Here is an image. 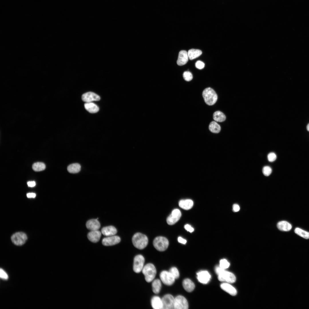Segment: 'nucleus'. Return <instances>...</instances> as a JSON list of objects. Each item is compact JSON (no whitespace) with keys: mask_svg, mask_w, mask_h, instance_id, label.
Wrapping results in <instances>:
<instances>
[{"mask_svg":"<svg viewBox=\"0 0 309 309\" xmlns=\"http://www.w3.org/2000/svg\"><path fill=\"white\" fill-rule=\"evenodd\" d=\"M188 307V302L183 296L179 295L175 298L174 309H187Z\"/></svg>","mask_w":309,"mask_h":309,"instance_id":"nucleus-9","label":"nucleus"},{"mask_svg":"<svg viewBox=\"0 0 309 309\" xmlns=\"http://www.w3.org/2000/svg\"><path fill=\"white\" fill-rule=\"evenodd\" d=\"M181 215V213L179 209H174L167 218V223L170 225L174 224L179 220Z\"/></svg>","mask_w":309,"mask_h":309,"instance_id":"nucleus-11","label":"nucleus"},{"mask_svg":"<svg viewBox=\"0 0 309 309\" xmlns=\"http://www.w3.org/2000/svg\"><path fill=\"white\" fill-rule=\"evenodd\" d=\"M25 233L22 232H17L13 234L11 239L12 242L17 245H21L25 243L27 239Z\"/></svg>","mask_w":309,"mask_h":309,"instance_id":"nucleus-6","label":"nucleus"},{"mask_svg":"<svg viewBox=\"0 0 309 309\" xmlns=\"http://www.w3.org/2000/svg\"><path fill=\"white\" fill-rule=\"evenodd\" d=\"M183 77L184 80L187 81H189L193 79V75L192 73L188 71H185L183 74Z\"/></svg>","mask_w":309,"mask_h":309,"instance_id":"nucleus-33","label":"nucleus"},{"mask_svg":"<svg viewBox=\"0 0 309 309\" xmlns=\"http://www.w3.org/2000/svg\"><path fill=\"white\" fill-rule=\"evenodd\" d=\"M32 169L35 171H40L44 170L45 168V164L42 162H37L34 163L32 165Z\"/></svg>","mask_w":309,"mask_h":309,"instance_id":"nucleus-31","label":"nucleus"},{"mask_svg":"<svg viewBox=\"0 0 309 309\" xmlns=\"http://www.w3.org/2000/svg\"><path fill=\"white\" fill-rule=\"evenodd\" d=\"M163 309H174L175 298L170 294L165 295L162 298Z\"/></svg>","mask_w":309,"mask_h":309,"instance_id":"nucleus-8","label":"nucleus"},{"mask_svg":"<svg viewBox=\"0 0 309 309\" xmlns=\"http://www.w3.org/2000/svg\"><path fill=\"white\" fill-rule=\"evenodd\" d=\"M278 228L280 230L283 231H288L292 228L291 225L288 222L282 221L278 222L277 224Z\"/></svg>","mask_w":309,"mask_h":309,"instance_id":"nucleus-22","label":"nucleus"},{"mask_svg":"<svg viewBox=\"0 0 309 309\" xmlns=\"http://www.w3.org/2000/svg\"><path fill=\"white\" fill-rule=\"evenodd\" d=\"M229 266V263L226 259H222L220 260L219 266L221 268L225 269L228 268Z\"/></svg>","mask_w":309,"mask_h":309,"instance_id":"nucleus-35","label":"nucleus"},{"mask_svg":"<svg viewBox=\"0 0 309 309\" xmlns=\"http://www.w3.org/2000/svg\"><path fill=\"white\" fill-rule=\"evenodd\" d=\"M179 204L181 208L185 210H188L193 207V201L190 199H182L179 201Z\"/></svg>","mask_w":309,"mask_h":309,"instance_id":"nucleus-20","label":"nucleus"},{"mask_svg":"<svg viewBox=\"0 0 309 309\" xmlns=\"http://www.w3.org/2000/svg\"><path fill=\"white\" fill-rule=\"evenodd\" d=\"M185 229L187 231L191 233L194 231V229L192 226L188 224H187L184 226Z\"/></svg>","mask_w":309,"mask_h":309,"instance_id":"nucleus-39","label":"nucleus"},{"mask_svg":"<svg viewBox=\"0 0 309 309\" xmlns=\"http://www.w3.org/2000/svg\"><path fill=\"white\" fill-rule=\"evenodd\" d=\"M195 66L196 68H197L199 69H201L204 67L205 64L202 61L200 60H198L196 62Z\"/></svg>","mask_w":309,"mask_h":309,"instance_id":"nucleus-38","label":"nucleus"},{"mask_svg":"<svg viewBox=\"0 0 309 309\" xmlns=\"http://www.w3.org/2000/svg\"><path fill=\"white\" fill-rule=\"evenodd\" d=\"M117 232L116 228L112 226L104 227L101 229V233L104 235L109 236L114 235Z\"/></svg>","mask_w":309,"mask_h":309,"instance_id":"nucleus-19","label":"nucleus"},{"mask_svg":"<svg viewBox=\"0 0 309 309\" xmlns=\"http://www.w3.org/2000/svg\"><path fill=\"white\" fill-rule=\"evenodd\" d=\"M120 240V238L119 236L114 235L104 238L102 240V243L103 245L106 246H112L119 243Z\"/></svg>","mask_w":309,"mask_h":309,"instance_id":"nucleus-12","label":"nucleus"},{"mask_svg":"<svg viewBox=\"0 0 309 309\" xmlns=\"http://www.w3.org/2000/svg\"><path fill=\"white\" fill-rule=\"evenodd\" d=\"M187 52L185 50H181L179 53L177 64L179 66L186 64L188 61Z\"/></svg>","mask_w":309,"mask_h":309,"instance_id":"nucleus-15","label":"nucleus"},{"mask_svg":"<svg viewBox=\"0 0 309 309\" xmlns=\"http://www.w3.org/2000/svg\"><path fill=\"white\" fill-rule=\"evenodd\" d=\"M0 277L1 278L4 280H7L8 278L7 274L2 268H1L0 270Z\"/></svg>","mask_w":309,"mask_h":309,"instance_id":"nucleus-37","label":"nucleus"},{"mask_svg":"<svg viewBox=\"0 0 309 309\" xmlns=\"http://www.w3.org/2000/svg\"><path fill=\"white\" fill-rule=\"evenodd\" d=\"M101 235V232L98 230L92 231L88 233L87 237L91 241L96 243L100 239Z\"/></svg>","mask_w":309,"mask_h":309,"instance_id":"nucleus-17","label":"nucleus"},{"mask_svg":"<svg viewBox=\"0 0 309 309\" xmlns=\"http://www.w3.org/2000/svg\"><path fill=\"white\" fill-rule=\"evenodd\" d=\"M161 280L157 279L152 281V287L153 292L155 294L159 293L161 290L162 284Z\"/></svg>","mask_w":309,"mask_h":309,"instance_id":"nucleus-24","label":"nucleus"},{"mask_svg":"<svg viewBox=\"0 0 309 309\" xmlns=\"http://www.w3.org/2000/svg\"><path fill=\"white\" fill-rule=\"evenodd\" d=\"M159 276L161 281L165 284L168 286L173 284L175 279L169 271L166 270L161 272Z\"/></svg>","mask_w":309,"mask_h":309,"instance_id":"nucleus-7","label":"nucleus"},{"mask_svg":"<svg viewBox=\"0 0 309 309\" xmlns=\"http://www.w3.org/2000/svg\"><path fill=\"white\" fill-rule=\"evenodd\" d=\"M197 278L201 283L206 284L209 281L211 275L206 271H201L197 273Z\"/></svg>","mask_w":309,"mask_h":309,"instance_id":"nucleus-14","label":"nucleus"},{"mask_svg":"<svg viewBox=\"0 0 309 309\" xmlns=\"http://www.w3.org/2000/svg\"><path fill=\"white\" fill-rule=\"evenodd\" d=\"M187 53L189 58L192 60L200 56L202 52L199 49H189Z\"/></svg>","mask_w":309,"mask_h":309,"instance_id":"nucleus-26","label":"nucleus"},{"mask_svg":"<svg viewBox=\"0 0 309 309\" xmlns=\"http://www.w3.org/2000/svg\"><path fill=\"white\" fill-rule=\"evenodd\" d=\"M306 128L307 130L309 131V123L307 125Z\"/></svg>","mask_w":309,"mask_h":309,"instance_id":"nucleus-45","label":"nucleus"},{"mask_svg":"<svg viewBox=\"0 0 309 309\" xmlns=\"http://www.w3.org/2000/svg\"><path fill=\"white\" fill-rule=\"evenodd\" d=\"M209 129L211 132L214 133H218L220 131L221 128L220 126L216 122L213 121L209 124Z\"/></svg>","mask_w":309,"mask_h":309,"instance_id":"nucleus-29","label":"nucleus"},{"mask_svg":"<svg viewBox=\"0 0 309 309\" xmlns=\"http://www.w3.org/2000/svg\"><path fill=\"white\" fill-rule=\"evenodd\" d=\"M240 207L237 204H235L233 206V211L234 212H237L240 210Z\"/></svg>","mask_w":309,"mask_h":309,"instance_id":"nucleus-41","label":"nucleus"},{"mask_svg":"<svg viewBox=\"0 0 309 309\" xmlns=\"http://www.w3.org/2000/svg\"><path fill=\"white\" fill-rule=\"evenodd\" d=\"M213 119L216 121L221 122L226 119V116L222 112L218 111L215 112L213 115Z\"/></svg>","mask_w":309,"mask_h":309,"instance_id":"nucleus-28","label":"nucleus"},{"mask_svg":"<svg viewBox=\"0 0 309 309\" xmlns=\"http://www.w3.org/2000/svg\"><path fill=\"white\" fill-rule=\"evenodd\" d=\"M294 232L296 233L305 239H309V232H308L298 227L295 228Z\"/></svg>","mask_w":309,"mask_h":309,"instance_id":"nucleus-30","label":"nucleus"},{"mask_svg":"<svg viewBox=\"0 0 309 309\" xmlns=\"http://www.w3.org/2000/svg\"><path fill=\"white\" fill-rule=\"evenodd\" d=\"M132 241L135 247L142 249L147 246L148 243V239L145 235L141 233H137L133 235L132 238Z\"/></svg>","mask_w":309,"mask_h":309,"instance_id":"nucleus-1","label":"nucleus"},{"mask_svg":"<svg viewBox=\"0 0 309 309\" xmlns=\"http://www.w3.org/2000/svg\"><path fill=\"white\" fill-rule=\"evenodd\" d=\"M153 245L157 250L162 251L165 250L169 245V242L166 237L162 236L156 237L153 241Z\"/></svg>","mask_w":309,"mask_h":309,"instance_id":"nucleus-4","label":"nucleus"},{"mask_svg":"<svg viewBox=\"0 0 309 309\" xmlns=\"http://www.w3.org/2000/svg\"><path fill=\"white\" fill-rule=\"evenodd\" d=\"M183 286L187 292H190L193 291L195 288V285L193 282L190 279H185L183 282Z\"/></svg>","mask_w":309,"mask_h":309,"instance_id":"nucleus-23","label":"nucleus"},{"mask_svg":"<svg viewBox=\"0 0 309 309\" xmlns=\"http://www.w3.org/2000/svg\"><path fill=\"white\" fill-rule=\"evenodd\" d=\"M224 270L220 266H217L215 267V271L216 274L219 275L225 270Z\"/></svg>","mask_w":309,"mask_h":309,"instance_id":"nucleus-40","label":"nucleus"},{"mask_svg":"<svg viewBox=\"0 0 309 309\" xmlns=\"http://www.w3.org/2000/svg\"><path fill=\"white\" fill-rule=\"evenodd\" d=\"M218 279L220 281L233 283L236 280L235 275L232 273L224 270L218 275Z\"/></svg>","mask_w":309,"mask_h":309,"instance_id":"nucleus-10","label":"nucleus"},{"mask_svg":"<svg viewBox=\"0 0 309 309\" xmlns=\"http://www.w3.org/2000/svg\"><path fill=\"white\" fill-rule=\"evenodd\" d=\"M145 259L143 256L138 254L135 256L133 260V270L136 273L142 271L144 266Z\"/></svg>","mask_w":309,"mask_h":309,"instance_id":"nucleus-5","label":"nucleus"},{"mask_svg":"<svg viewBox=\"0 0 309 309\" xmlns=\"http://www.w3.org/2000/svg\"><path fill=\"white\" fill-rule=\"evenodd\" d=\"M178 241L179 243L183 244H185L187 242L186 240L181 237H178Z\"/></svg>","mask_w":309,"mask_h":309,"instance_id":"nucleus-42","label":"nucleus"},{"mask_svg":"<svg viewBox=\"0 0 309 309\" xmlns=\"http://www.w3.org/2000/svg\"><path fill=\"white\" fill-rule=\"evenodd\" d=\"M202 96L205 103L208 105H214L217 99V96L215 91L211 88L205 89Z\"/></svg>","mask_w":309,"mask_h":309,"instance_id":"nucleus-3","label":"nucleus"},{"mask_svg":"<svg viewBox=\"0 0 309 309\" xmlns=\"http://www.w3.org/2000/svg\"><path fill=\"white\" fill-rule=\"evenodd\" d=\"M221 288L230 295L235 296L237 294L236 289L230 284L227 283H223L221 284Z\"/></svg>","mask_w":309,"mask_h":309,"instance_id":"nucleus-21","label":"nucleus"},{"mask_svg":"<svg viewBox=\"0 0 309 309\" xmlns=\"http://www.w3.org/2000/svg\"><path fill=\"white\" fill-rule=\"evenodd\" d=\"M267 157L268 161L270 162L274 161L277 158L276 154L273 152H271L269 153Z\"/></svg>","mask_w":309,"mask_h":309,"instance_id":"nucleus-36","label":"nucleus"},{"mask_svg":"<svg viewBox=\"0 0 309 309\" xmlns=\"http://www.w3.org/2000/svg\"><path fill=\"white\" fill-rule=\"evenodd\" d=\"M27 196L28 198H34L36 197V194L33 193H28L27 194Z\"/></svg>","mask_w":309,"mask_h":309,"instance_id":"nucleus-44","label":"nucleus"},{"mask_svg":"<svg viewBox=\"0 0 309 309\" xmlns=\"http://www.w3.org/2000/svg\"><path fill=\"white\" fill-rule=\"evenodd\" d=\"M82 98L84 101L89 102L94 101H98L100 100V97L94 92H89L83 94L82 96Z\"/></svg>","mask_w":309,"mask_h":309,"instance_id":"nucleus-13","label":"nucleus"},{"mask_svg":"<svg viewBox=\"0 0 309 309\" xmlns=\"http://www.w3.org/2000/svg\"><path fill=\"white\" fill-rule=\"evenodd\" d=\"M151 304L154 309H163V304L162 298L158 296H154L151 298Z\"/></svg>","mask_w":309,"mask_h":309,"instance_id":"nucleus-18","label":"nucleus"},{"mask_svg":"<svg viewBox=\"0 0 309 309\" xmlns=\"http://www.w3.org/2000/svg\"><path fill=\"white\" fill-rule=\"evenodd\" d=\"M272 171V168L269 166H265L262 169L263 173L265 176H269L271 173Z\"/></svg>","mask_w":309,"mask_h":309,"instance_id":"nucleus-34","label":"nucleus"},{"mask_svg":"<svg viewBox=\"0 0 309 309\" xmlns=\"http://www.w3.org/2000/svg\"><path fill=\"white\" fill-rule=\"evenodd\" d=\"M169 271L175 279H177L179 278V272L176 268L174 267H172L170 269Z\"/></svg>","mask_w":309,"mask_h":309,"instance_id":"nucleus-32","label":"nucleus"},{"mask_svg":"<svg viewBox=\"0 0 309 309\" xmlns=\"http://www.w3.org/2000/svg\"><path fill=\"white\" fill-rule=\"evenodd\" d=\"M27 184L29 187H33L35 185L36 183L34 181H31L28 182Z\"/></svg>","mask_w":309,"mask_h":309,"instance_id":"nucleus-43","label":"nucleus"},{"mask_svg":"<svg viewBox=\"0 0 309 309\" xmlns=\"http://www.w3.org/2000/svg\"><path fill=\"white\" fill-rule=\"evenodd\" d=\"M87 228L92 231L98 230L100 227V224L97 219H92L88 220L86 224Z\"/></svg>","mask_w":309,"mask_h":309,"instance_id":"nucleus-16","label":"nucleus"},{"mask_svg":"<svg viewBox=\"0 0 309 309\" xmlns=\"http://www.w3.org/2000/svg\"><path fill=\"white\" fill-rule=\"evenodd\" d=\"M142 271L146 281L148 283L152 282L154 279L157 273L155 266L151 263L145 265Z\"/></svg>","mask_w":309,"mask_h":309,"instance_id":"nucleus-2","label":"nucleus"},{"mask_svg":"<svg viewBox=\"0 0 309 309\" xmlns=\"http://www.w3.org/2000/svg\"><path fill=\"white\" fill-rule=\"evenodd\" d=\"M84 107L87 111L92 113H96L99 110L98 106L95 104L91 102L85 103Z\"/></svg>","mask_w":309,"mask_h":309,"instance_id":"nucleus-25","label":"nucleus"},{"mask_svg":"<svg viewBox=\"0 0 309 309\" xmlns=\"http://www.w3.org/2000/svg\"><path fill=\"white\" fill-rule=\"evenodd\" d=\"M81 167L78 163H74L69 165L67 167L68 172L72 173H76L79 172L81 170Z\"/></svg>","mask_w":309,"mask_h":309,"instance_id":"nucleus-27","label":"nucleus"}]
</instances>
